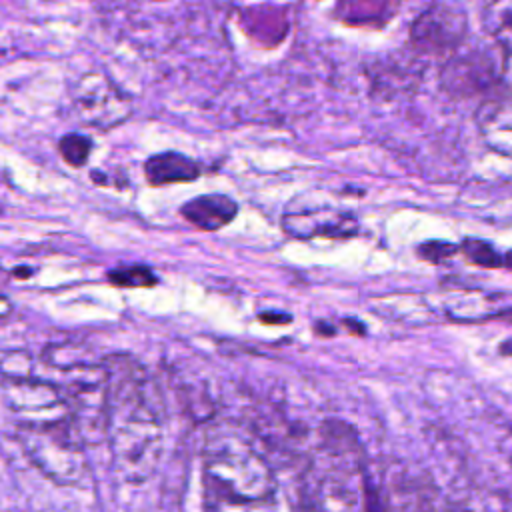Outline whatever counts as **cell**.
Listing matches in <instances>:
<instances>
[{"mask_svg":"<svg viewBox=\"0 0 512 512\" xmlns=\"http://www.w3.org/2000/svg\"><path fill=\"white\" fill-rule=\"evenodd\" d=\"M108 406L104 438L118 476L130 484L146 482L158 468L164 440V412L154 382L126 354L104 358Z\"/></svg>","mask_w":512,"mask_h":512,"instance_id":"6da1fadb","label":"cell"},{"mask_svg":"<svg viewBox=\"0 0 512 512\" xmlns=\"http://www.w3.org/2000/svg\"><path fill=\"white\" fill-rule=\"evenodd\" d=\"M204 504H254L276 500V478L262 452L234 432L214 434L202 456Z\"/></svg>","mask_w":512,"mask_h":512,"instance_id":"7a4b0ae2","label":"cell"},{"mask_svg":"<svg viewBox=\"0 0 512 512\" xmlns=\"http://www.w3.org/2000/svg\"><path fill=\"white\" fill-rule=\"evenodd\" d=\"M46 376L62 394L70 420L82 442L104 438L108 406V370L80 344H52L42 352Z\"/></svg>","mask_w":512,"mask_h":512,"instance_id":"3957f363","label":"cell"},{"mask_svg":"<svg viewBox=\"0 0 512 512\" xmlns=\"http://www.w3.org/2000/svg\"><path fill=\"white\" fill-rule=\"evenodd\" d=\"M316 512H368V480L352 440L326 434L314 472L312 492Z\"/></svg>","mask_w":512,"mask_h":512,"instance_id":"277c9868","label":"cell"},{"mask_svg":"<svg viewBox=\"0 0 512 512\" xmlns=\"http://www.w3.org/2000/svg\"><path fill=\"white\" fill-rule=\"evenodd\" d=\"M0 388L16 426L72 422L60 390L46 376L36 374L26 352H10L2 358Z\"/></svg>","mask_w":512,"mask_h":512,"instance_id":"5b68a950","label":"cell"},{"mask_svg":"<svg viewBox=\"0 0 512 512\" xmlns=\"http://www.w3.org/2000/svg\"><path fill=\"white\" fill-rule=\"evenodd\" d=\"M16 438L32 466L54 484L74 486L84 478V442L72 422L16 426Z\"/></svg>","mask_w":512,"mask_h":512,"instance_id":"8992f818","label":"cell"},{"mask_svg":"<svg viewBox=\"0 0 512 512\" xmlns=\"http://www.w3.org/2000/svg\"><path fill=\"white\" fill-rule=\"evenodd\" d=\"M72 104L84 124L100 130H108L130 116L126 94L100 72H88L78 78L72 90Z\"/></svg>","mask_w":512,"mask_h":512,"instance_id":"52a82bcc","label":"cell"},{"mask_svg":"<svg viewBox=\"0 0 512 512\" xmlns=\"http://www.w3.org/2000/svg\"><path fill=\"white\" fill-rule=\"evenodd\" d=\"M284 230L298 238L328 236L348 238L356 232L358 220L348 212H292L284 216Z\"/></svg>","mask_w":512,"mask_h":512,"instance_id":"ba28073f","label":"cell"},{"mask_svg":"<svg viewBox=\"0 0 512 512\" xmlns=\"http://www.w3.org/2000/svg\"><path fill=\"white\" fill-rule=\"evenodd\" d=\"M180 214L200 230H220L222 226L230 224L238 214V204L220 192L202 194L182 204Z\"/></svg>","mask_w":512,"mask_h":512,"instance_id":"9c48e42d","label":"cell"},{"mask_svg":"<svg viewBox=\"0 0 512 512\" xmlns=\"http://www.w3.org/2000/svg\"><path fill=\"white\" fill-rule=\"evenodd\" d=\"M420 28L436 30L430 34H412V40L426 50L442 52L448 46L456 44L462 36V18L460 14H454L450 8L434 6L428 12H424L418 22H414Z\"/></svg>","mask_w":512,"mask_h":512,"instance_id":"30bf717a","label":"cell"},{"mask_svg":"<svg viewBox=\"0 0 512 512\" xmlns=\"http://www.w3.org/2000/svg\"><path fill=\"white\" fill-rule=\"evenodd\" d=\"M476 122L480 128V134L484 142L504 154L510 156V144H512V122H510V104L508 98H490L486 100L476 114Z\"/></svg>","mask_w":512,"mask_h":512,"instance_id":"8fae6325","label":"cell"},{"mask_svg":"<svg viewBox=\"0 0 512 512\" xmlns=\"http://www.w3.org/2000/svg\"><path fill=\"white\" fill-rule=\"evenodd\" d=\"M144 174L152 186L192 182L200 176V164L180 152H160L144 162Z\"/></svg>","mask_w":512,"mask_h":512,"instance_id":"7c38bea8","label":"cell"},{"mask_svg":"<svg viewBox=\"0 0 512 512\" xmlns=\"http://www.w3.org/2000/svg\"><path fill=\"white\" fill-rule=\"evenodd\" d=\"M462 254L466 256L468 262L482 266V268H500L508 266L506 256H502L490 242L480 240V238H464L462 244L458 246Z\"/></svg>","mask_w":512,"mask_h":512,"instance_id":"4fadbf2b","label":"cell"},{"mask_svg":"<svg viewBox=\"0 0 512 512\" xmlns=\"http://www.w3.org/2000/svg\"><path fill=\"white\" fill-rule=\"evenodd\" d=\"M58 152H60V156L64 158L66 164H70L74 168H80V166L86 164V160L92 152V140L84 134H78V132L64 134L58 140Z\"/></svg>","mask_w":512,"mask_h":512,"instance_id":"5bb4252c","label":"cell"},{"mask_svg":"<svg viewBox=\"0 0 512 512\" xmlns=\"http://www.w3.org/2000/svg\"><path fill=\"white\" fill-rule=\"evenodd\" d=\"M108 280L120 288H148L158 282V278L148 266H128L110 270Z\"/></svg>","mask_w":512,"mask_h":512,"instance_id":"9a60e30c","label":"cell"},{"mask_svg":"<svg viewBox=\"0 0 512 512\" xmlns=\"http://www.w3.org/2000/svg\"><path fill=\"white\" fill-rule=\"evenodd\" d=\"M490 14L486 16V26L490 34L496 36V40H502L504 46H508V36L512 30V10L508 2L502 4H492L488 6Z\"/></svg>","mask_w":512,"mask_h":512,"instance_id":"2e32d148","label":"cell"},{"mask_svg":"<svg viewBox=\"0 0 512 512\" xmlns=\"http://www.w3.org/2000/svg\"><path fill=\"white\" fill-rule=\"evenodd\" d=\"M204 512H278V502H254V504H204Z\"/></svg>","mask_w":512,"mask_h":512,"instance_id":"e0dca14e","label":"cell"},{"mask_svg":"<svg viewBox=\"0 0 512 512\" xmlns=\"http://www.w3.org/2000/svg\"><path fill=\"white\" fill-rule=\"evenodd\" d=\"M456 252H458L456 244H448V242H440V240H432V242H426V244L418 246L420 258H424L428 262H434V264L444 260V258H450Z\"/></svg>","mask_w":512,"mask_h":512,"instance_id":"ac0fdd59","label":"cell"},{"mask_svg":"<svg viewBox=\"0 0 512 512\" xmlns=\"http://www.w3.org/2000/svg\"><path fill=\"white\" fill-rule=\"evenodd\" d=\"M10 312H12V304H10V300H8L6 296H2V294H0V318L8 316Z\"/></svg>","mask_w":512,"mask_h":512,"instance_id":"d6986e66","label":"cell"},{"mask_svg":"<svg viewBox=\"0 0 512 512\" xmlns=\"http://www.w3.org/2000/svg\"><path fill=\"white\" fill-rule=\"evenodd\" d=\"M16 278H28V276H32V270L30 268H14V272H12Z\"/></svg>","mask_w":512,"mask_h":512,"instance_id":"ffe728a7","label":"cell"}]
</instances>
